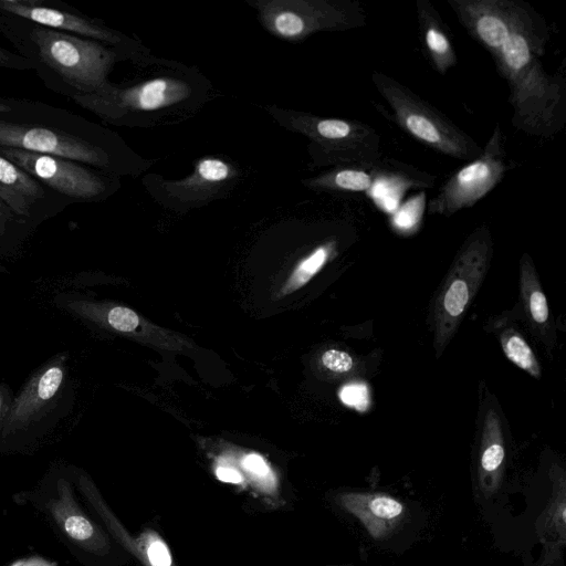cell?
Here are the masks:
<instances>
[{"mask_svg":"<svg viewBox=\"0 0 566 566\" xmlns=\"http://www.w3.org/2000/svg\"><path fill=\"white\" fill-rule=\"evenodd\" d=\"M334 250L335 242L333 241L317 247L293 272L289 283V287H291L289 291L298 289L308 282L310 279L326 263Z\"/></svg>","mask_w":566,"mask_h":566,"instance_id":"d6986e66","label":"cell"},{"mask_svg":"<svg viewBox=\"0 0 566 566\" xmlns=\"http://www.w3.org/2000/svg\"><path fill=\"white\" fill-rule=\"evenodd\" d=\"M0 9L43 27L61 29L113 44L120 42L118 34L88 19L42 6L33 0H0Z\"/></svg>","mask_w":566,"mask_h":566,"instance_id":"4fadbf2b","label":"cell"},{"mask_svg":"<svg viewBox=\"0 0 566 566\" xmlns=\"http://www.w3.org/2000/svg\"><path fill=\"white\" fill-rule=\"evenodd\" d=\"M31 39L43 62L81 94L108 84L115 53L101 43L42 27L32 30Z\"/></svg>","mask_w":566,"mask_h":566,"instance_id":"8992f818","label":"cell"},{"mask_svg":"<svg viewBox=\"0 0 566 566\" xmlns=\"http://www.w3.org/2000/svg\"><path fill=\"white\" fill-rule=\"evenodd\" d=\"M500 339L503 353L509 360L533 377H541L539 364L532 348L516 331H503Z\"/></svg>","mask_w":566,"mask_h":566,"instance_id":"ac0fdd59","label":"cell"},{"mask_svg":"<svg viewBox=\"0 0 566 566\" xmlns=\"http://www.w3.org/2000/svg\"><path fill=\"white\" fill-rule=\"evenodd\" d=\"M324 367L334 373H347L354 367L352 356L339 349H328L322 356Z\"/></svg>","mask_w":566,"mask_h":566,"instance_id":"44dd1931","label":"cell"},{"mask_svg":"<svg viewBox=\"0 0 566 566\" xmlns=\"http://www.w3.org/2000/svg\"><path fill=\"white\" fill-rule=\"evenodd\" d=\"M280 118L310 138L321 165L371 167L380 159V136L365 123L301 113Z\"/></svg>","mask_w":566,"mask_h":566,"instance_id":"277c9868","label":"cell"},{"mask_svg":"<svg viewBox=\"0 0 566 566\" xmlns=\"http://www.w3.org/2000/svg\"><path fill=\"white\" fill-rule=\"evenodd\" d=\"M521 291L530 318L538 326L546 325L548 303L527 254L521 260Z\"/></svg>","mask_w":566,"mask_h":566,"instance_id":"e0dca14e","label":"cell"},{"mask_svg":"<svg viewBox=\"0 0 566 566\" xmlns=\"http://www.w3.org/2000/svg\"><path fill=\"white\" fill-rule=\"evenodd\" d=\"M43 197L40 184L11 160L0 155V200L17 213L27 214Z\"/></svg>","mask_w":566,"mask_h":566,"instance_id":"9a60e30c","label":"cell"},{"mask_svg":"<svg viewBox=\"0 0 566 566\" xmlns=\"http://www.w3.org/2000/svg\"><path fill=\"white\" fill-rule=\"evenodd\" d=\"M339 397L345 405L363 410L368 405V394L364 385H349L344 387Z\"/></svg>","mask_w":566,"mask_h":566,"instance_id":"603a6c76","label":"cell"},{"mask_svg":"<svg viewBox=\"0 0 566 566\" xmlns=\"http://www.w3.org/2000/svg\"><path fill=\"white\" fill-rule=\"evenodd\" d=\"M234 167L217 157L199 159L190 176L164 181L166 193L182 203H198L216 197L235 177Z\"/></svg>","mask_w":566,"mask_h":566,"instance_id":"7c38bea8","label":"cell"},{"mask_svg":"<svg viewBox=\"0 0 566 566\" xmlns=\"http://www.w3.org/2000/svg\"><path fill=\"white\" fill-rule=\"evenodd\" d=\"M243 467L251 473L264 476L269 473L265 461L258 454H249L243 460Z\"/></svg>","mask_w":566,"mask_h":566,"instance_id":"d4e9b609","label":"cell"},{"mask_svg":"<svg viewBox=\"0 0 566 566\" xmlns=\"http://www.w3.org/2000/svg\"><path fill=\"white\" fill-rule=\"evenodd\" d=\"M0 65L1 66H14L12 63V55L6 50L0 48Z\"/></svg>","mask_w":566,"mask_h":566,"instance_id":"4316f807","label":"cell"},{"mask_svg":"<svg viewBox=\"0 0 566 566\" xmlns=\"http://www.w3.org/2000/svg\"><path fill=\"white\" fill-rule=\"evenodd\" d=\"M10 109L11 108L8 105L0 103V113L8 112Z\"/></svg>","mask_w":566,"mask_h":566,"instance_id":"f1b7e54d","label":"cell"},{"mask_svg":"<svg viewBox=\"0 0 566 566\" xmlns=\"http://www.w3.org/2000/svg\"><path fill=\"white\" fill-rule=\"evenodd\" d=\"M275 36L297 41L317 31H345L366 22L364 8L349 0H270L252 3Z\"/></svg>","mask_w":566,"mask_h":566,"instance_id":"5b68a950","label":"cell"},{"mask_svg":"<svg viewBox=\"0 0 566 566\" xmlns=\"http://www.w3.org/2000/svg\"><path fill=\"white\" fill-rule=\"evenodd\" d=\"M7 207L6 205L0 200V224L6 218Z\"/></svg>","mask_w":566,"mask_h":566,"instance_id":"83f0119b","label":"cell"},{"mask_svg":"<svg viewBox=\"0 0 566 566\" xmlns=\"http://www.w3.org/2000/svg\"><path fill=\"white\" fill-rule=\"evenodd\" d=\"M0 147L56 156L95 166L108 163L106 153L83 138L65 132L0 120Z\"/></svg>","mask_w":566,"mask_h":566,"instance_id":"30bf717a","label":"cell"},{"mask_svg":"<svg viewBox=\"0 0 566 566\" xmlns=\"http://www.w3.org/2000/svg\"><path fill=\"white\" fill-rule=\"evenodd\" d=\"M492 238L486 224L476 228L457 255L437 297L433 312L434 348L442 353L453 337L488 271Z\"/></svg>","mask_w":566,"mask_h":566,"instance_id":"3957f363","label":"cell"},{"mask_svg":"<svg viewBox=\"0 0 566 566\" xmlns=\"http://www.w3.org/2000/svg\"><path fill=\"white\" fill-rule=\"evenodd\" d=\"M190 94L191 87L184 80L161 76L126 87L107 84L95 93L75 94L73 99L99 117L115 120L126 115L153 113L178 105Z\"/></svg>","mask_w":566,"mask_h":566,"instance_id":"ba28073f","label":"cell"},{"mask_svg":"<svg viewBox=\"0 0 566 566\" xmlns=\"http://www.w3.org/2000/svg\"><path fill=\"white\" fill-rule=\"evenodd\" d=\"M63 379V371L59 367H51L40 378L38 395L41 399H50L59 389Z\"/></svg>","mask_w":566,"mask_h":566,"instance_id":"7402d4cb","label":"cell"},{"mask_svg":"<svg viewBox=\"0 0 566 566\" xmlns=\"http://www.w3.org/2000/svg\"><path fill=\"white\" fill-rule=\"evenodd\" d=\"M371 82L397 125L418 142L454 159L471 161L482 153L470 135L397 80L374 72Z\"/></svg>","mask_w":566,"mask_h":566,"instance_id":"7a4b0ae2","label":"cell"},{"mask_svg":"<svg viewBox=\"0 0 566 566\" xmlns=\"http://www.w3.org/2000/svg\"><path fill=\"white\" fill-rule=\"evenodd\" d=\"M507 169L503 135L496 125L482 153L446 180L428 211L451 216L474 206L502 181Z\"/></svg>","mask_w":566,"mask_h":566,"instance_id":"52a82bcc","label":"cell"},{"mask_svg":"<svg viewBox=\"0 0 566 566\" xmlns=\"http://www.w3.org/2000/svg\"><path fill=\"white\" fill-rule=\"evenodd\" d=\"M108 323L118 331L130 332L138 326L139 319L135 312L117 306L108 313Z\"/></svg>","mask_w":566,"mask_h":566,"instance_id":"ffe728a7","label":"cell"},{"mask_svg":"<svg viewBox=\"0 0 566 566\" xmlns=\"http://www.w3.org/2000/svg\"><path fill=\"white\" fill-rule=\"evenodd\" d=\"M216 475L220 481L227 483H240L242 481L240 473L231 468H218Z\"/></svg>","mask_w":566,"mask_h":566,"instance_id":"484cf974","label":"cell"},{"mask_svg":"<svg viewBox=\"0 0 566 566\" xmlns=\"http://www.w3.org/2000/svg\"><path fill=\"white\" fill-rule=\"evenodd\" d=\"M458 21L492 56L505 80L512 124L549 138L566 123V87L542 64L549 39L546 21L521 0H447Z\"/></svg>","mask_w":566,"mask_h":566,"instance_id":"6da1fadb","label":"cell"},{"mask_svg":"<svg viewBox=\"0 0 566 566\" xmlns=\"http://www.w3.org/2000/svg\"><path fill=\"white\" fill-rule=\"evenodd\" d=\"M416 11L424 52L433 69L444 75L458 62L451 38L439 13L428 0H417Z\"/></svg>","mask_w":566,"mask_h":566,"instance_id":"5bb4252c","label":"cell"},{"mask_svg":"<svg viewBox=\"0 0 566 566\" xmlns=\"http://www.w3.org/2000/svg\"><path fill=\"white\" fill-rule=\"evenodd\" d=\"M41 507L74 546L94 555L107 553L105 534L83 512L69 483L59 481L53 491L44 494Z\"/></svg>","mask_w":566,"mask_h":566,"instance_id":"8fae6325","label":"cell"},{"mask_svg":"<svg viewBox=\"0 0 566 566\" xmlns=\"http://www.w3.org/2000/svg\"><path fill=\"white\" fill-rule=\"evenodd\" d=\"M371 167H339L317 176L316 178L308 179L305 184L313 189L319 190L352 192L367 191L373 188L380 175L377 174L376 169L371 170Z\"/></svg>","mask_w":566,"mask_h":566,"instance_id":"2e32d148","label":"cell"},{"mask_svg":"<svg viewBox=\"0 0 566 566\" xmlns=\"http://www.w3.org/2000/svg\"><path fill=\"white\" fill-rule=\"evenodd\" d=\"M370 510L371 512L382 518H392L398 516L401 511L402 506L399 502L390 499V497H376L370 503Z\"/></svg>","mask_w":566,"mask_h":566,"instance_id":"cb8c5ba5","label":"cell"},{"mask_svg":"<svg viewBox=\"0 0 566 566\" xmlns=\"http://www.w3.org/2000/svg\"><path fill=\"white\" fill-rule=\"evenodd\" d=\"M0 155L64 196L92 199L105 190L98 176L70 159L9 147H0Z\"/></svg>","mask_w":566,"mask_h":566,"instance_id":"9c48e42d","label":"cell"}]
</instances>
